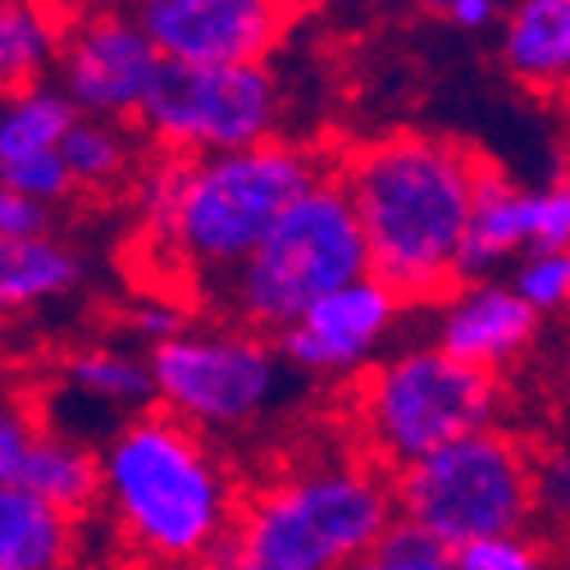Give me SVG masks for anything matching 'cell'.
<instances>
[{
	"instance_id": "44dd1931",
	"label": "cell",
	"mask_w": 570,
	"mask_h": 570,
	"mask_svg": "<svg viewBox=\"0 0 570 570\" xmlns=\"http://www.w3.org/2000/svg\"><path fill=\"white\" fill-rule=\"evenodd\" d=\"M69 19L46 0H0V78L6 91L56 82Z\"/></svg>"
},
{
	"instance_id": "7c38bea8",
	"label": "cell",
	"mask_w": 570,
	"mask_h": 570,
	"mask_svg": "<svg viewBox=\"0 0 570 570\" xmlns=\"http://www.w3.org/2000/svg\"><path fill=\"white\" fill-rule=\"evenodd\" d=\"M411 306L384 278H356L334 297L311 306L297 324L278 334V347L302 379H343L352 384L374 361H384L389 338Z\"/></svg>"
},
{
	"instance_id": "d6a6232c",
	"label": "cell",
	"mask_w": 570,
	"mask_h": 570,
	"mask_svg": "<svg viewBox=\"0 0 570 570\" xmlns=\"http://www.w3.org/2000/svg\"><path fill=\"white\" fill-rule=\"evenodd\" d=\"M78 570H128V566H124L119 557H106V561H101V557H87Z\"/></svg>"
},
{
	"instance_id": "8992f818",
	"label": "cell",
	"mask_w": 570,
	"mask_h": 570,
	"mask_svg": "<svg viewBox=\"0 0 570 570\" xmlns=\"http://www.w3.org/2000/svg\"><path fill=\"white\" fill-rule=\"evenodd\" d=\"M370 274L374 269H370L361 215L352 206L347 183L334 169L306 197H297L288 215L265 233V243L224 283V293L215 297L210 311L278 338L311 306Z\"/></svg>"
},
{
	"instance_id": "cb8c5ba5",
	"label": "cell",
	"mask_w": 570,
	"mask_h": 570,
	"mask_svg": "<svg viewBox=\"0 0 570 570\" xmlns=\"http://www.w3.org/2000/svg\"><path fill=\"white\" fill-rule=\"evenodd\" d=\"M534 520L548 539H570V443L534 448Z\"/></svg>"
},
{
	"instance_id": "7402d4cb",
	"label": "cell",
	"mask_w": 570,
	"mask_h": 570,
	"mask_svg": "<svg viewBox=\"0 0 570 570\" xmlns=\"http://www.w3.org/2000/svg\"><path fill=\"white\" fill-rule=\"evenodd\" d=\"M78 119L82 115L60 91V82L6 91V110H0V165L32 160V156H60Z\"/></svg>"
},
{
	"instance_id": "4fadbf2b",
	"label": "cell",
	"mask_w": 570,
	"mask_h": 570,
	"mask_svg": "<svg viewBox=\"0 0 570 570\" xmlns=\"http://www.w3.org/2000/svg\"><path fill=\"white\" fill-rule=\"evenodd\" d=\"M539 334H543V315L511 288V278H465L434 306L430 343L502 379L534 352Z\"/></svg>"
},
{
	"instance_id": "e0dca14e",
	"label": "cell",
	"mask_w": 570,
	"mask_h": 570,
	"mask_svg": "<svg viewBox=\"0 0 570 570\" xmlns=\"http://www.w3.org/2000/svg\"><path fill=\"white\" fill-rule=\"evenodd\" d=\"M56 384L82 406L115 411L119 420H132L156 406L151 356L132 347H115V343H87V347L65 352Z\"/></svg>"
},
{
	"instance_id": "484cf974",
	"label": "cell",
	"mask_w": 570,
	"mask_h": 570,
	"mask_svg": "<svg viewBox=\"0 0 570 570\" xmlns=\"http://www.w3.org/2000/svg\"><path fill=\"white\" fill-rule=\"evenodd\" d=\"M0 193H19L28 202L41 206H65L78 197V183L69 174L65 151L60 156H32V160H14V165H0Z\"/></svg>"
},
{
	"instance_id": "d590c367",
	"label": "cell",
	"mask_w": 570,
	"mask_h": 570,
	"mask_svg": "<svg viewBox=\"0 0 570 570\" xmlns=\"http://www.w3.org/2000/svg\"><path fill=\"white\" fill-rule=\"evenodd\" d=\"M566 411H570V374H566Z\"/></svg>"
},
{
	"instance_id": "30bf717a",
	"label": "cell",
	"mask_w": 570,
	"mask_h": 570,
	"mask_svg": "<svg viewBox=\"0 0 570 570\" xmlns=\"http://www.w3.org/2000/svg\"><path fill=\"white\" fill-rule=\"evenodd\" d=\"M160 69L165 56L156 51L147 28L132 19V10L106 6L82 19H69L56 82L78 106V115L137 124L160 82Z\"/></svg>"
},
{
	"instance_id": "d4e9b609",
	"label": "cell",
	"mask_w": 570,
	"mask_h": 570,
	"mask_svg": "<svg viewBox=\"0 0 570 570\" xmlns=\"http://www.w3.org/2000/svg\"><path fill=\"white\" fill-rule=\"evenodd\" d=\"M511 288L525 297L543 320L548 315H570V252H530L515 261Z\"/></svg>"
},
{
	"instance_id": "d6986e66",
	"label": "cell",
	"mask_w": 570,
	"mask_h": 570,
	"mask_svg": "<svg viewBox=\"0 0 570 570\" xmlns=\"http://www.w3.org/2000/svg\"><path fill=\"white\" fill-rule=\"evenodd\" d=\"M82 278V252L56 233L28 237V243H0V306L10 315H28L60 297H73Z\"/></svg>"
},
{
	"instance_id": "4dcf8cb0",
	"label": "cell",
	"mask_w": 570,
	"mask_h": 570,
	"mask_svg": "<svg viewBox=\"0 0 570 570\" xmlns=\"http://www.w3.org/2000/svg\"><path fill=\"white\" fill-rule=\"evenodd\" d=\"M502 14H507V0H452L448 23H456L465 32H480V28L502 23Z\"/></svg>"
},
{
	"instance_id": "ac0fdd59",
	"label": "cell",
	"mask_w": 570,
	"mask_h": 570,
	"mask_svg": "<svg viewBox=\"0 0 570 570\" xmlns=\"http://www.w3.org/2000/svg\"><path fill=\"white\" fill-rule=\"evenodd\" d=\"M14 489H28V493L56 502L82 520L97 515V507H101V448L91 439L41 424L28 461L14 474Z\"/></svg>"
},
{
	"instance_id": "9c48e42d",
	"label": "cell",
	"mask_w": 570,
	"mask_h": 570,
	"mask_svg": "<svg viewBox=\"0 0 570 570\" xmlns=\"http://www.w3.org/2000/svg\"><path fill=\"white\" fill-rule=\"evenodd\" d=\"M283 97L269 65H169L137 132L156 156H233L278 137Z\"/></svg>"
},
{
	"instance_id": "e575fe53",
	"label": "cell",
	"mask_w": 570,
	"mask_h": 570,
	"mask_svg": "<svg viewBox=\"0 0 570 570\" xmlns=\"http://www.w3.org/2000/svg\"><path fill=\"white\" fill-rule=\"evenodd\" d=\"M288 10H306V6H315V0H283Z\"/></svg>"
},
{
	"instance_id": "836d02e7",
	"label": "cell",
	"mask_w": 570,
	"mask_h": 570,
	"mask_svg": "<svg viewBox=\"0 0 570 570\" xmlns=\"http://www.w3.org/2000/svg\"><path fill=\"white\" fill-rule=\"evenodd\" d=\"M415 6H420L424 14H439V19H448V14H452V0H415Z\"/></svg>"
},
{
	"instance_id": "f1b7e54d",
	"label": "cell",
	"mask_w": 570,
	"mask_h": 570,
	"mask_svg": "<svg viewBox=\"0 0 570 570\" xmlns=\"http://www.w3.org/2000/svg\"><path fill=\"white\" fill-rule=\"evenodd\" d=\"M41 411L32 402H6V415H0V484H14L19 465L28 461L37 434H41Z\"/></svg>"
},
{
	"instance_id": "7a4b0ae2",
	"label": "cell",
	"mask_w": 570,
	"mask_h": 570,
	"mask_svg": "<svg viewBox=\"0 0 570 570\" xmlns=\"http://www.w3.org/2000/svg\"><path fill=\"white\" fill-rule=\"evenodd\" d=\"M247 480L224 443L151 406L101 443V525L128 570H219Z\"/></svg>"
},
{
	"instance_id": "5b68a950",
	"label": "cell",
	"mask_w": 570,
	"mask_h": 570,
	"mask_svg": "<svg viewBox=\"0 0 570 570\" xmlns=\"http://www.w3.org/2000/svg\"><path fill=\"white\" fill-rule=\"evenodd\" d=\"M502 415V379L439 343L389 352L343 393V434L389 474L434 456Z\"/></svg>"
},
{
	"instance_id": "5bb4252c",
	"label": "cell",
	"mask_w": 570,
	"mask_h": 570,
	"mask_svg": "<svg viewBox=\"0 0 570 570\" xmlns=\"http://www.w3.org/2000/svg\"><path fill=\"white\" fill-rule=\"evenodd\" d=\"M498 56L525 91L570 101V0H507Z\"/></svg>"
},
{
	"instance_id": "277c9868",
	"label": "cell",
	"mask_w": 570,
	"mask_h": 570,
	"mask_svg": "<svg viewBox=\"0 0 570 570\" xmlns=\"http://www.w3.org/2000/svg\"><path fill=\"white\" fill-rule=\"evenodd\" d=\"M393 525V474L343 434L274 456L247 484L219 570H347Z\"/></svg>"
},
{
	"instance_id": "52a82bcc",
	"label": "cell",
	"mask_w": 570,
	"mask_h": 570,
	"mask_svg": "<svg viewBox=\"0 0 570 570\" xmlns=\"http://www.w3.org/2000/svg\"><path fill=\"white\" fill-rule=\"evenodd\" d=\"M147 356L156 374V406L215 443L247 439L274 420L297 374L278 338L224 315L193 320Z\"/></svg>"
},
{
	"instance_id": "603a6c76",
	"label": "cell",
	"mask_w": 570,
	"mask_h": 570,
	"mask_svg": "<svg viewBox=\"0 0 570 570\" xmlns=\"http://www.w3.org/2000/svg\"><path fill=\"white\" fill-rule=\"evenodd\" d=\"M347 570H456V552L430 534H420L406 520H397V525L365 557H356Z\"/></svg>"
},
{
	"instance_id": "4316f807",
	"label": "cell",
	"mask_w": 570,
	"mask_h": 570,
	"mask_svg": "<svg viewBox=\"0 0 570 570\" xmlns=\"http://www.w3.org/2000/svg\"><path fill=\"white\" fill-rule=\"evenodd\" d=\"M456 570H557L548 539H534L530 530L480 539L456 552Z\"/></svg>"
},
{
	"instance_id": "3957f363",
	"label": "cell",
	"mask_w": 570,
	"mask_h": 570,
	"mask_svg": "<svg viewBox=\"0 0 570 570\" xmlns=\"http://www.w3.org/2000/svg\"><path fill=\"white\" fill-rule=\"evenodd\" d=\"M480 174L484 160L439 132H384L338 160L370 243V269L406 306H439L461 283Z\"/></svg>"
},
{
	"instance_id": "6da1fadb",
	"label": "cell",
	"mask_w": 570,
	"mask_h": 570,
	"mask_svg": "<svg viewBox=\"0 0 570 570\" xmlns=\"http://www.w3.org/2000/svg\"><path fill=\"white\" fill-rule=\"evenodd\" d=\"M338 160L274 137L233 156H156L137 183V233L165 269V297L210 302L252 261L265 233Z\"/></svg>"
},
{
	"instance_id": "9a60e30c",
	"label": "cell",
	"mask_w": 570,
	"mask_h": 570,
	"mask_svg": "<svg viewBox=\"0 0 570 570\" xmlns=\"http://www.w3.org/2000/svg\"><path fill=\"white\" fill-rule=\"evenodd\" d=\"M87 520L28 489H0V570H78Z\"/></svg>"
},
{
	"instance_id": "8fae6325",
	"label": "cell",
	"mask_w": 570,
	"mask_h": 570,
	"mask_svg": "<svg viewBox=\"0 0 570 570\" xmlns=\"http://www.w3.org/2000/svg\"><path fill=\"white\" fill-rule=\"evenodd\" d=\"M169 65H265L288 32L283 0H124Z\"/></svg>"
},
{
	"instance_id": "1f68e13d",
	"label": "cell",
	"mask_w": 570,
	"mask_h": 570,
	"mask_svg": "<svg viewBox=\"0 0 570 570\" xmlns=\"http://www.w3.org/2000/svg\"><path fill=\"white\" fill-rule=\"evenodd\" d=\"M56 14H65V19H82V14H91V10H106V6H124V0H46Z\"/></svg>"
},
{
	"instance_id": "2e32d148",
	"label": "cell",
	"mask_w": 570,
	"mask_h": 570,
	"mask_svg": "<svg viewBox=\"0 0 570 570\" xmlns=\"http://www.w3.org/2000/svg\"><path fill=\"white\" fill-rule=\"evenodd\" d=\"M534 252V202L530 187L507 178L498 165L484 160L480 174V197L465 228V252H461V283L465 278H498L502 265H515Z\"/></svg>"
},
{
	"instance_id": "83f0119b",
	"label": "cell",
	"mask_w": 570,
	"mask_h": 570,
	"mask_svg": "<svg viewBox=\"0 0 570 570\" xmlns=\"http://www.w3.org/2000/svg\"><path fill=\"white\" fill-rule=\"evenodd\" d=\"M534 202V252H570V165L530 187Z\"/></svg>"
},
{
	"instance_id": "f546056e",
	"label": "cell",
	"mask_w": 570,
	"mask_h": 570,
	"mask_svg": "<svg viewBox=\"0 0 570 570\" xmlns=\"http://www.w3.org/2000/svg\"><path fill=\"white\" fill-rule=\"evenodd\" d=\"M51 233V206L28 202L19 193H0V243H28Z\"/></svg>"
},
{
	"instance_id": "ffe728a7",
	"label": "cell",
	"mask_w": 570,
	"mask_h": 570,
	"mask_svg": "<svg viewBox=\"0 0 570 570\" xmlns=\"http://www.w3.org/2000/svg\"><path fill=\"white\" fill-rule=\"evenodd\" d=\"M147 137L137 132V124H115V119H91L82 115L65 141V160L78 183V197H124L137 193L141 174L151 160Z\"/></svg>"
},
{
	"instance_id": "ba28073f",
	"label": "cell",
	"mask_w": 570,
	"mask_h": 570,
	"mask_svg": "<svg viewBox=\"0 0 570 570\" xmlns=\"http://www.w3.org/2000/svg\"><path fill=\"white\" fill-rule=\"evenodd\" d=\"M397 520L461 552L534 525V443L489 424L393 474Z\"/></svg>"
}]
</instances>
